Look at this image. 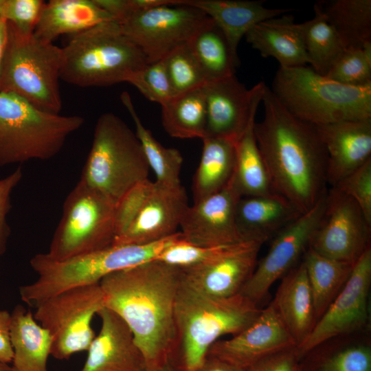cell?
<instances>
[{
	"label": "cell",
	"mask_w": 371,
	"mask_h": 371,
	"mask_svg": "<svg viewBox=\"0 0 371 371\" xmlns=\"http://www.w3.org/2000/svg\"><path fill=\"white\" fill-rule=\"evenodd\" d=\"M181 268L157 259L110 273L99 282L104 307L126 324L146 368L170 361L176 344L175 303Z\"/></svg>",
	"instance_id": "cell-1"
},
{
	"label": "cell",
	"mask_w": 371,
	"mask_h": 371,
	"mask_svg": "<svg viewBox=\"0 0 371 371\" xmlns=\"http://www.w3.org/2000/svg\"><path fill=\"white\" fill-rule=\"evenodd\" d=\"M262 102L254 133L272 188L305 213L327 191L325 146L316 126L291 115L267 86Z\"/></svg>",
	"instance_id": "cell-2"
},
{
	"label": "cell",
	"mask_w": 371,
	"mask_h": 371,
	"mask_svg": "<svg viewBox=\"0 0 371 371\" xmlns=\"http://www.w3.org/2000/svg\"><path fill=\"white\" fill-rule=\"evenodd\" d=\"M260 311L240 293L212 297L181 281L175 303L176 344L170 363L177 371H195L221 337L240 333Z\"/></svg>",
	"instance_id": "cell-3"
},
{
	"label": "cell",
	"mask_w": 371,
	"mask_h": 371,
	"mask_svg": "<svg viewBox=\"0 0 371 371\" xmlns=\"http://www.w3.org/2000/svg\"><path fill=\"white\" fill-rule=\"evenodd\" d=\"M270 89L291 115L314 126L371 120V84L348 86L306 65L280 67Z\"/></svg>",
	"instance_id": "cell-4"
},
{
	"label": "cell",
	"mask_w": 371,
	"mask_h": 371,
	"mask_svg": "<svg viewBox=\"0 0 371 371\" xmlns=\"http://www.w3.org/2000/svg\"><path fill=\"white\" fill-rule=\"evenodd\" d=\"M62 49L60 79L80 87L127 82L148 63L142 50L115 21L70 35Z\"/></svg>",
	"instance_id": "cell-5"
},
{
	"label": "cell",
	"mask_w": 371,
	"mask_h": 371,
	"mask_svg": "<svg viewBox=\"0 0 371 371\" xmlns=\"http://www.w3.org/2000/svg\"><path fill=\"white\" fill-rule=\"evenodd\" d=\"M181 232L161 241L144 245H112L104 249L65 261H55L46 253L30 260L37 279L19 288L21 300L36 307L46 299L68 289L99 283L107 275L156 259Z\"/></svg>",
	"instance_id": "cell-6"
},
{
	"label": "cell",
	"mask_w": 371,
	"mask_h": 371,
	"mask_svg": "<svg viewBox=\"0 0 371 371\" xmlns=\"http://www.w3.org/2000/svg\"><path fill=\"white\" fill-rule=\"evenodd\" d=\"M7 41L0 69V91L14 94L35 107L59 114L62 47L25 34L7 22Z\"/></svg>",
	"instance_id": "cell-7"
},
{
	"label": "cell",
	"mask_w": 371,
	"mask_h": 371,
	"mask_svg": "<svg viewBox=\"0 0 371 371\" xmlns=\"http://www.w3.org/2000/svg\"><path fill=\"white\" fill-rule=\"evenodd\" d=\"M84 122L81 116L46 112L0 91V167L53 158Z\"/></svg>",
	"instance_id": "cell-8"
},
{
	"label": "cell",
	"mask_w": 371,
	"mask_h": 371,
	"mask_svg": "<svg viewBox=\"0 0 371 371\" xmlns=\"http://www.w3.org/2000/svg\"><path fill=\"white\" fill-rule=\"evenodd\" d=\"M149 170L135 133L114 113L102 114L79 182L116 203L131 188L148 179Z\"/></svg>",
	"instance_id": "cell-9"
},
{
	"label": "cell",
	"mask_w": 371,
	"mask_h": 371,
	"mask_svg": "<svg viewBox=\"0 0 371 371\" xmlns=\"http://www.w3.org/2000/svg\"><path fill=\"white\" fill-rule=\"evenodd\" d=\"M115 205L78 181L65 200L47 256L65 261L112 246L116 236Z\"/></svg>",
	"instance_id": "cell-10"
},
{
	"label": "cell",
	"mask_w": 371,
	"mask_h": 371,
	"mask_svg": "<svg viewBox=\"0 0 371 371\" xmlns=\"http://www.w3.org/2000/svg\"><path fill=\"white\" fill-rule=\"evenodd\" d=\"M104 307L100 283L68 289L37 305L34 317L51 336V355L64 360L87 351L95 336L93 317Z\"/></svg>",
	"instance_id": "cell-11"
},
{
	"label": "cell",
	"mask_w": 371,
	"mask_h": 371,
	"mask_svg": "<svg viewBox=\"0 0 371 371\" xmlns=\"http://www.w3.org/2000/svg\"><path fill=\"white\" fill-rule=\"evenodd\" d=\"M210 17L186 5H162L133 13L119 23L122 32L144 53L148 63L187 43Z\"/></svg>",
	"instance_id": "cell-12"
},
{
	"label": "cell",
	"mask_w": 371,
	"mask_h": 371,
	"mask_svg": "<svg viewBox=\"0 0 371 371\" xmlns=\"http://www.w3.org/2000/svg\"><path fill=\"white\" fill-rule=\"evenodd\" d=\"M371 225L357 203L337 188L326 192V204L309 247L318 254L355 264L370 247Z\"/></svg>",
	"instance_id": "cell-13"
},
{
	"label": "cell",
	"mask_w": 371,
	"mask_h": 371,
	"mask_svg": "<svg viewBox=\"0 0 371 371\" xmlns=\"http://www.w3.org/2000/svg\"><path fill=\"white\" fill-rule=\"evenodd\" d=\"M326 192L313 207L277 232L267 254L257 263L240 294L258 305L272 284L295 266L308 248L322 218Z\"/></svg>",
	"instance_id": "cell-14"
},
{
	"label": "cell",
	"mask_w": 371,
	"mask_h": 371,
	"mask_svg": "<svg viewBox=\"0 0 371 371\" xmlns=\"http://www.w3.org/2000/svg\"><path fill=\"white\" fill-rule=\"evenodd\" d=\"M370 282V247L356 261L345 285L316 322L310 335L295 347L299 359L329 339L357 330L366 324Z\"/></svg>",
	"instance_id": "cell-15"
},
{
	"label": "cell",
	"mask_w": 371,
	"mask_h": 371,
	"mask_svg": "<svg viewBox=\"0 0 371 371\" xmlns=\"http://www.w3.org/2000/svg\"><path fill=\"white\" fill-rule=\"evenodd\" d=\"M241 197L234 172L221 190L189 205L179 226L183 239L205 247L226 246L247 240L236 225V207Z\"/></svg>",
	"instance_id": "cell-16"
},
{
	"label": "cell",
	"mask_w": 371,
	"mask_h": 371,
	"mask_svg": "<svg viewBox=\"0 0 371 371\" xmlns=\"http://www.w3.org/2000/svg\"><path fill=\"white\" fill-rule=\"evenodd\" d=\"M262 240L250 239L229 246L216 258L181 269L182 281L206 296L226 298L239 294L253 273Z\"/></svg>",
	"instance_id": "cell-17"
},
{
	"label": "cell",
	"mask_w": 371,
	"mask_h": 371,
	"mask_svg": "<svg viewBox=\"0 0 371 371\" xmlns=\"http://www.w3.org/2000/svg\"><path fill=\"white\" fill-rule=\"evenodd\" d=\"M266 87L261 81L247 89L235 75L205 84V137H227L237 141L251 117L256 115Z\"/></svg>",
	"instance_id": "cell-18"
},
{
	"label": "cell",
	"mask_w": 371,
	"mask_h": 371,
	"mask_svg": "<svg viewBox=\"0 0 371 371\" xmlns=\"http://www.w3.org/2000/svg\"><path fill=\"white\" fill-rule=\"evenodd\" d=\"M295 347L294 339L271 302L247 328L215 342L207 356L245 370L262 359Z\"/></svg>",
	"instance_id": "cell-19"
},
{
	"label": "cell",
	"mask_w": 371,
	"mask_h": 371,
	"mask_svg": "<svg viewBox=\"0 0 371 371\" xmlns=\"http://www.w3.org/2000/svg\"><path fill=\"white\" fill-rule=\"evenodd\" d=\"M188 207L182 185L170 186L154 181L138 214L113 245H149L175 234Z\"/></svg>",
	"instance_id": "cell-20"
},
{
	"label": "cell",
	"mask_w": 371,
	"mask_h": 371,
	"mask_svg": "<svg viewBox=\"0 0 371 371\" xmlns=\"http://www.w3.org/2000/svg\"><path fill=\"white\" fill-rule=\"evenodd\" d=\"M98 315L100 330L87 350L80 371H144V356L126 324L106 307Z\"/></svg>",
	"instance_id": "cell-21"
},
{
	"label": "cell",
	"mask_w": 371,
	"mask_h": 371,
	"mask_svg": "<svg viewBox=\"0 0 371 371\" xmlns=\"http://www.w3.org/2000/svg\"><path fill=\"white\" fill-rule=\"evenodd\" d=\"M327 153V183L335 187L371 159V120L315 126Z\"/></svg>",
	"instance_id": "cell-22"
},
{
	"label": "cell",
	"mask_w": 371,
	"mask_h": 371,
	"mask_svg": "<svg viewBox=\"0 0 371 371\" xmlns=\"http://www.w3.org/2000/svg\"><path fill=\"white\" fill-rule=\"evenodd\" d=\"M263 1L177 0L176 4L193 6L202 10L222 30L233 54L241 38L255 25L293 11L291 8H268Z\"/></svg>",
	"instance_id": "cell-23"
},
{
	"label": "cell",
	"mask_w": 371,
	"mask_h": 371,
	"mask_svg": "<svg viewBox=\"0 0 371 371\" xmlns=\"http://www.w3.org/2000/svg\"><path fill=\"white\" fill-rule=\"evenodd\" d=\"M271 303L298 346L308 337L316 323L303 261L283 276Z\"/></svg>",
	"instance_id": "cell-24"
},
{
	"label": "cell",
	"mask_w": 371,
	"mask_h": 371,
	"mask_svg": "<svg viewBox=\"0 0 371 371\" xmlns=\"http://www.w3.org/2000/svg\"><path fill=\"white\" fill-rule=\"evenodd\" d=\"M246 41L264 57H273L281 67L309 63L298 24L290 14L255 25L245 34Z\"/></svg>",
	"instance_id": "cell-25"
},
{
	"label": "cell",
	"mask_w": 371,
	"mask_h": 371,
	"mask_svg": "<svg viewBox=\"0 0 371 371\" xmlns=\"http://www.w3.org/2000/svg\"><path fill=\"white\" fill-rule=\"evenodd\" d=\"M302 214L293 203L275 192L241 197L236 207V220L245 239L266 241Z\"/></svg>",
	"instance_id": "cell-26"
},
{
	"label": "cell",
	"mask_w": 371,
	"mask_h": 371,
	"mask_svg": "<svg viewBox=\"0 0 371 371\" xmlns=\"http://www.w3.org/2000/svg\"><path fill=\"white\" fill-rule=\"evenodd\" d=\"M111 21L112 16L95 0H51L45 3L33 34L53 43L60 35H73Z\"/></svg>",
	"instance_id": "cell-27"
},
{
	"label": "cell",
	"mask_w": 371,
	"mask_h": 371,
	"mask_svg": "<svg viewBox=\"0 0 371 371\" xmlns=\"http://www.w3.org/2000/svg\"><path fill=\"white\" fill-rule=\"evenodd\" d=\"M10 337L12 371H49L51 336L22 305L16 306L11 313Z\"/></svg>",
	"instance_id": "cell-28"
},
{
	"label": "cell",
	"mask_w": 371,
	"mask_h": 371,
	"mask_svg": "<svg viewBox=\"0 0 371 371\" xmlns=\"http://www.w3.org/2000/svg\"><path fill=\"white\" fill-rule=\"evenodd\" d=\"M199 166L193 179L194 203L221 190L231 179L236 164L235 140L205 137Z\"/></svg>",
	"instance_id": "cell-29"
},
{
	"label": "cell",
	"mask_w": 371,
	"mask_h": 371,
	"mask_svg": "<svg viewBox=\"0 0 371 371\" xmlns=\"http://www.w3.org/2000/svg\"><path fill=\"white\" fill-rule=\"evenodd\" d=\"M206 83L235 75L240 65L219 27L210 18L187 43Z\"/></svg>",
	"instance_id": "cell-30"
},
{
	"label": "cell",
	"mask_w": 371,
	"mask_h": 371,
	"mask_svg": "<svg viewBox=\"0 0 371 371\" xmlns=\"http://www.w3.org/2000/svg\"><path fill=\"white\" fill-rule=\"evenodd\" d=\"M315 4L344 49L371 43L370 0L319 1Z\"/></svg>",
	"instance_id": "cell-31"
},
{
	"label": "cell",
	"mask_w": 371,
	"mask_h": 371,
	"mask_svg": "<svg viewBox=\"0 0 371 371\" xmlns=\"http://www.w3.org/2000/svg\"><path fill=\"white\" fill-rule=\"evenodd\" d=\"M302 261L307 273L317 322L345 285L355 264L326 257L310 247L305 251Z\"/></svg>",
	"instance_id": "cell-32"
},
{
	"label": "cell",
	"mask_w": 371,
	"mask_h": 371,
	"mask_svg": "<svg viewBox=\"0 0 371 371\" xmlns=\"http://www.w3.org/2000/svg\"><path fill=\"white\" fill-rule=\"evenodd\" d=\"M162 125L171 137H205L206 104L203 87L176 95L161 105Z\"/></svg>",
	"instance_id": "cell-33"
},
{
	"label": "cell",
	"mask_w": 371,
	"mask_h": 371,
	"mask_svg": "<svg viewBox=\"0 0 371 371\" xmlns=\"http://www.w3.org/2000/svg\"><path fill=\"white\" fill-rule=\"evenodd\" d=\"M253 115L236 142L234 176L243 196L267 195L275 193L264 161L258 149Z\"/></svg>",
	"instance_id": "cell-34"
},
{
	"label": "cell",
	"mask_w": 371,
	"mask_h": 371,
	"mask_svg": "<svg viewBox=\"0 0 371 371\" xmlns=\"http://www.w3.org/2000/svg\"><path fill=\"white\" fill-rule=\"evenodd\" d=\"M120 100L131 116L138 138L150 168L155 176V182L170 186L181 185L180 173L183 157L177 149L162 146L140 120L132 99L126 91L122 93Z\"/></svg>",
	"instance_id": "cell-35"
},
{
	"label": "cell",
	"mask_w": 371,
	"mask_h": 371,
	"mask_svg": "<svg viewBox=\"0 0 371 371\" xmlns=\"http://www.w3.org/2000/svg\"><path fill=\"white\" fill-rule=\"evenodd\" d=\"M313 19L297 23L311 67L326 76L345 49L338 36L315 3Z\"/></svg>",
	"instance_id": "cell-36"
},
{
	"label": "cell",
	"mask_w": 371,
	"mask_h": 371,
	"mask_svg": "<svg viewBox=\"0 0 371 371\" xmlns=\"http://www.w3.org/2000/svg\"><path fill=\"white\" fill-rule=\"evenodd\" d=\"M174 97L206 84L203 74L187 43L163 58Z\"/></svg>",
	"instance_id": "cell-37"
},
{
	"label": "cell",
	"mask_w": 371,
	"mask_h": 371,
	"mask_svg": "<svg viewBox=\"0 0 371 371\" xmlns=\"http://www.w3.org/2000/svg\"><path fill=\"white\" fill-rule=\"evenodd\" d=\"M325 76L348 86L371 84V43L345 49Z\"/></svg>",
	"instance_id": "cell-38"
},
{
	"label": "cell",
	"mask_w": 371,
	"mask_h": 371,
	"mask_svg": "<svg viewBox=\"0 0 371 371\" xmlns=\"http://www.w3.org/2000/svg\"><path fill=\"white\" fill-rule=\"evenodd\" d=\"M127 82L151 102L164 104L174 97V93L163 59L147 63L131 76Z\"/></svg>",
	"instance_id": "cell-39"
},
{
	"label": "cell",
	"mask_w": 371,
	"mask_h": 371,
	"mask_svg": "<svg viewBox=\"0 0 371 371\" xmlns=\"http://www.w3.org/2000/svg\"><path fill=\"white\" fill-rule=\"evenodd\" d=\"M333 188L351 197L371 225V159Z\"/></svg>",
	"instance_id": "cell-40"
},
{
	"label": "cell",
	"mask_w": 371,
	"mask_h": 371,
	"mask_svg": "<svg viewBox=\"0 0 371 371\" xmlns=\"http://www.w3.org/2000/svg\"><path fill=\"white\" fill-rule=\"evenodd\" d=\"M45 2L42 0H0V17L25 34H32Z\"/></svg>",
	"instance_id": "cell-41"
},
{
	"label": "cell",
	"mask_w": 371,
	"mask_h": 371,
	"mask_svg": "<svg viewBox=\"0 0 371 371\" xmlns=\"http://www.w3.org/2000/svg\"><path fill=\"white\" fill-rule=\"evenodd\" d=\"M153 184V182L148 179L135 185L116 203L115 238L122 235L130 226L144 204Z\"/></svg>",
	"instance_id": "cell-42"
},
{
	"label": "cell",
	"mask_w": 371,
	"mask_h": 371,
	"mask_svg": "<svg viewBox=\"0 0 371 371\" xmlns=\"http://www.w3.org/2000/svg\"><path fill=\"white\" fill-rule=\"evenodd\" d=\"M315 371H371V348L350 346L324 360Z\"/></svg>",
	"instance_id": "cell-43"
},
{
	"label": "cell",
	"mask_w": 371,
	"mask_h": 371,
	"mask_svg": "<svg viewBox=\"0 0 371 371\" xmlns=\"http://www.w3.org/2000/svg\"><path fill=\"white\" fill-rule=\"evenodd\" d=\"M22 177V169L18 167L8 175L0 178V258L6 250L10 234L7 217L11 208V194Z\"/></svg>",
	"instance_id": "cell-44"
},
{
	"label": "cell",
	"mask_w": 371,
	"mask_h": 371,
	"mask_svg": "<svg viewBox=\"0 0 371 371\" xmlns=\"http://www.w3.org/2000/svg\"><path fill=\"white\" fill-rule=\"evenodd\" d=\"M295 347L269 355L246 368L245 371H294L298 366Z\"/></svg>",
	"instance_id": "cell-45"
},
{
	"label": "cell",
	"mask_w": 371,
	"mask_h": 371,
	"mask_svg": "<svg viewBox=\"0 0 371 371\" xmlns=\"http://www.w3.org/2000/svg\"><path fill=\"white\" fill-rule=\"evenodd\" d=\"M11 313L0 310V362L10 364L13 350L10 337Z\"/></svg>",
	"instance_id": "cell-46"
},
{
	"label": "cell",
	"mask_w": 371,
	"mask_h": 371,
	"mask_svg": "<svg viewBox=\"0 0 371 371\" xmlns=\"http://www.w3.org/2000/svg\"><path fill=\"white\" fill-rule=\"evenodd\" d=\"M195 371H245L220 359L207 356L203 363Z\"/></svg>",
	"instance_id": "cell-47"
},
{
	"label": "cell",
	"mask_w": 371,
	"mask_h": 371,
	"mask_svg": "<svg viewBox=\"0 0 371 371\" xmlns=\"http://www.w3.org/2000/svg\"><path fill=\"white\" fill-rule=\"evenodd\" d=\"M8 34L7 21L0 17V69L4 54Z\"/></svg>",
	"instance_id": "cell-48"
},
{
	"label": "cell",
	"mask_w": 371,
	"mask_h": 371,
	"mask_svg": "<svg viewBox=\"0 0 371 371\" xmlns=\"http://www.w3.org/2000/svg\"><path fill=\"white\" fill-rule=\"evenodd\" d=\"M144 371H177V370L168 362L159 366L146 368Z\"/></svg>",
	"instance_id": "cell-49"
},
{
	"label": "cell",
	"mask_w": 371,
	"mask_h": 371,
	"mask_svg": "<svg viewBox=\"0 0 371 371\" xmlns=\"http://www.w3.org/2000/svg\"><path fill=\"white\" fill-rule=\"evenodd\" d=\"M0 371H12V369L10 364L0 362Z\"/></svg>",
	"instance_id": "cell-50"
},
{
	"label": "cell",
	"mask_w": 371,
	"mask_h": 371,
	"mask_svg": "<svg viewBox=\"0 0 371 371\" xmlns=\"http://www.w3.org/2000/svg\"><path fill=\"white\" fill-rule=\"evenodd\" d=\"M294 371H302V370H301V369L299 368V366H297L296 367V368L295 369Z\"/></svg>",
	"instance_id": "cell-51"
}]
</instances>
